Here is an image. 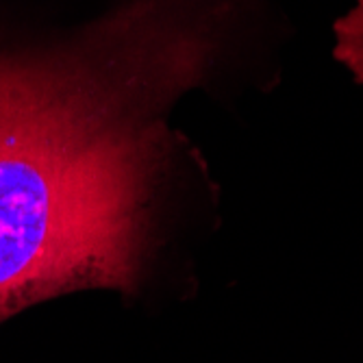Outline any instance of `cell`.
Returning a JSON list of instances; mask_svg holds the SVG:
<instances>
[{"label": "cell", "instance_id": "6da1fadb", "mask_svg": "<svg viewBox=\"0 0 363 363\" xmlns=\"http://www.w3.org/2000/svg\"><path fill=\"white\" fill-rule=\"evenodd\" d=\"M250 0H107L0 16V322L77 289L133 291L177 166V105L230 61Z\"/></svg>", "mask_w": 363, "mask_h": 363}, {"label": "cell", "instance_id": "7a4b0ae2", "mask_svg": "<svg viewBox=\"0 0 363 363\" xmlns=\"http://www.w3.org/2000/svg\"><path fill=\"white\" fill-rule=\"evenodd\" d=\"M333 35V57L346 65L357 83H363V0H354V7L335 20Z\"/></svg>", "mask_w": 363, "mask_h": 363}]
</instances>
